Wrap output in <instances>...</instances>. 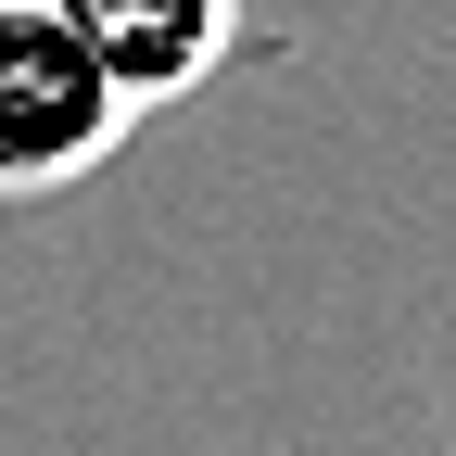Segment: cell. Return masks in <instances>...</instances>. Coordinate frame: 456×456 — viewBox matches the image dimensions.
Here are the masks:
<instances>
[{"label": "cell", "mask_w": 456, "mask_h": 456, "mask_svg": "<svg viewBox=\"0 0 456 456\" xmlns=\"http://www.w3.org/2000/svg\"><path fill=\"white\" fill-rule=\"evenodd\" d=\"M127 127L140 114L102 89V64L77 51V26L51 13V0H0V203L77 191Z\"/></svg>", "instance_id": "6da1fadb"}, {"label": "cell", "mask_w": 456, "mask_h": 456, "mask_svg": "<svg viewBox=\"0 0 456 456\" xmlns=\"http://www.w3.org/2000/svg\"><path fill=\"white\" fill-rule=\"evenodd\" d=\"M51 13L77 26V51L102 64V89L127 114L191 102L228 64V38H241V0H51Z\"/></svg>", "instance_id": "7a4b0ae2"}]
</instances>
